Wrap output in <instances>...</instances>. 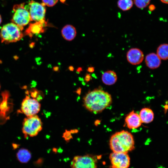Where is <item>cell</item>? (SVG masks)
<instances>
[{"mask_svg":"<svg viewBox=\"0 0 168 168\" xmlns=\"http://www.w3.org/2000/svg\"><path fill=\"white\" fill-rule=\"evenodd\" d=\"M85 107L89 111L97 114L109 107L112 102L111 95L100 89H95L88 92L83 99Z\"/></svg>","mask_w":168,"mask_h":168,"instance_id":"obj_1","label":"cell"},{"mask_svg":"<svg viewBox=\"0 0 168 168\" xmlns=\"http://www.w3.org/2000/svg\"><path fill=\"white\" fill-rule=\"evenodd\" d=\"M110 149L114 152L128 153L135 148L133 135L124 130L117 132L111 137L109 141Z\"/></svg>","mask_w":168,"mask_h":168,"instance_id":"obj_2","label":"cell"},{"mask_svg":"<svg viewBox=\"0 0 168 168\" xmlns=\"http://www.w3.org/2000/svg\"><path fill=\"white\" fill-rule=\"evenodd\" d=\"M23 29V27L12 22L5 25L0 32L1 42L7 44L20 40L23 37L22 32Z\"/></svg>","mask_w":168,"mask_h":168,"instance_id":"obj_3","label":"cell"},{"mask_svg":"<svg viewBox=\"0 0 168 168\" xmlns=\"http://www.w3.org/2000/svg\"><path fill=\"white\" fill-rule=\"evenodd\" d=\"M42 128V121L36 114L27 117L23 120L22 130L26 137L36 136Z\"/></svg>","mask_w":168,"mask_h":168,"instance_id":"obj_4","label":"cell"},{"mask_svg":"<svg viewBox=\"0 0 168 168\" xmlns=\"http://www.w3.org/2000/svg\"><path fill=\"white\" fill-rule=\"evenodd\" d=\"M14 13L11 20L12 22L23 27L32 21L28 10L25 3L14 5L13 8Z\"/></svg>","mask_w":168,"mask_h":168,"instance_id":"obj_5","label":"cell"},{"mask_svg":"<svg viewBox=\"0 0 168 168\" xmlns=\"http://www.w3.org/2000/svg\"><path fill=\"white\" fill-rule=\"evenodd\" d=\"M97 157L91 154L75 156L71 163L72 168H97Z\"/></svg>","mask_w":168,"mask_h":168,"instance_id":"obj_6","label":"cell"},{"mask_svg":"<svg viewBox=\"0 0 168 168\" xmlns=\"http://www.w3.org/2000/svg\"><path fill=\"white\" fill-rule=\"evenodd\" d=\"M40 104L37 100L26 96L22 102L21 110L28 117L36 114L40 111Z\"/></svg>","mask_w":168,"mask_h":168,"instance_id":"obj_7","label":"cell"},{"mask_svg":"<svg viewBox=\"0 0 168 168\" xmlns=\"http://www.w3.org/2000/svg\"><path fill=\"white\" fill-rule=\"evenodd\" d=\"M45 6L43 3H40L33 0L29 2L27 6L28 8H26L29 12L32 21L37 22L45 19L46 11Z\"/></svg>","mask_w":168,"mask_h":168,"instance_id":"obj_8","label":"cell"},{"mask_svg":"<svg viewBox=\"0 0 168 168\" xmlns=\"http://www.w3.org/2000/svg\"><path fill=\"white\" fill-rule=\"evenodd\" d=\"M112 168H128L130 158L128 153L113 152L109 156Z\"/></svg>","mask_w":168,"mask_h":168,"instance_id":"obj_9","label":"cell"},{"mask_svg":"<svg viewBox=\"0 0 168 168\" xmlns=\"http://www.w3.org/2000/svg\"><path fill=\"white\" fill-rule=\"evenodd\" d=\"M47 25V22L45 19L34 23H31L26 30L25 33L31 37L34 35L44 32L45 31L44 28Z\"/></svg>","mask_w":168,"mask_h":168,"instance_id":"obj_10","label":"cell"},{"mask_svg":"<svg viewBox=\"0 0 168 168\" xmlns=\"http://www.w3.org/2000/svg\"><path fill=\"white\" fill-rule=\"evenodd\" d=\"M128 61L130 64L136 65L140 64L144 59V54L139 49L133 48L130 49L126 55Z\"/></svg>","mask_w":168,"mask_h":168,"instance_id":"obj_11","label":"cell"},{"mask_svg":"<svg viewBox=\"0 0 168 168\" xmlns=\"http://www.w3.org/2000/svg\"><path fill=\"white\" fill-rule=\"evenodd\" d=\"M125 125L129 129H135L140 127L142 123L139 115L134 110L127 114L124 119Z\"/></svg>","mask_w":168,"mask_h":168,"instance_id":"obj_12","label":"cell"},{"mask_svg":"<svg viewBox=\"0 0 168 168\" xmlns=\"http://www.w3.org/2000/svg\"><path fill=\"white\" fill-rule=\"evenodd\" d=\"M147 66L151 69L158 68L161 64V59L156 54L150 53L147 55L145 58Z\"/></svg>","mask_w":168,"mask_h":168,"instance_id":"obj_13","label":"cell"},{"mask_svg":"<svg viewBox=\"0 0 168 168\" xmlns=\"http://www.w3.org/2000/svg\"><path fill=\"white\" fill-rule=\"evenodd\" d=\"M61 34L64 39L68 41H71L76 36L77 31L73 26L67 25L63 27L61 30Z\"/></svg>","mask_w":168,"mask_h":168,"instance_id":"obj_14","label":"cell"},{"mask_svg":"<svg viewBox=\"0 0 168 168\" xmlns=\"http://www.w3.org/2000/svg\"><path fill=\"white\" fill-rule=\"evenodd\" d=\"M142 123L148 124L151 122L154 118L152 110L148 108H144L140 110L139 114Z\"/></svg>","mask_w":168,"mask_h":168,"instance_id":"obj_15","label":"cell"},{"mask_svg":"<svg viewBox=\"0 0 168 168\" xmlns=\"http://www.w3.org/2000/svg\"><path fill=\"white\" fill-rule=\"evenodd\" d=\"M101 78L102 81L104 84L107 85H111L116 83L117 77L114 72L109 70L103 74Z\"/></svg>","mask_w":168,"mask_h":168,"instance_id":"obj_16","label":"cell"},{"mask_svg":"<svg viewBox=\"0 0 168 168\" xmlns=\"http://www.w3.org/2000/svg\"><path fill=\"white\" fill-rule=\"evenodd\" d=\"M18 161L22 163H27L30 160L31 154L28 149L24 148H21L16 155Z\"/></svg>","mask_w":168,"mask_h":168,"instance_id":"obj_17","label":"cell"},{"mask_svg":"<svg viewBox=\"0 0 168 168\" xmlns=\"http://www.w3.org/2000/svg\"><path fill=\"white\" fill-rule=\"evenodd\" d=\"M156 54L161 59H168V44L160 45L157 48Z\"/></svg>","mask_w":168,"mask_h":168,"instance_id":"obj_18","label":"cell"},{"mask_svg":"<svg viewBox=\"0 0 168 168\" xmlns=\"http://www.w3.org/2000/svg\"><path fill=\"white\" fill-rule=\"evenodd\" d=\"M132 0H119L118 6L122 10L125 11L130 9L133 6Z\"/></svg>","mask_w":168,"mask_h":168,"instance_id":"obj_19","label":"cell"},{"mask_svg":"<svg viewBox=\"0 0 168 168\" xmlns=\"http://www.w3.org/2000/svg\"><path fill=\"white\" fill-rule=\"evenodd\" d=\"M150 1V0H134L136 6L140 9L146 7L149 4Z\"/></svg>","mask_w":168,"mask_h":168,"instance_id":"obj_20","label":"cell"},{"mask_svg":"<svg viewBox=\"0 0 168 168\" xmlns=\"http://www.w3.org/2000/svg\"><path fill=\"white\" fill-rule=\"evenodd\" d=\"M42 3L48 7H52L55 5L58 0H42Z\"/></svg>","mask_w":168,"mask_h":168,"instance_id":"obj_21","label":"cell"},{"mask_svg":"<svg viewBox=\"0 0 168 168\" xmlns=\"http://www.w3.org/2000/svg\"><path fill=\"white\" fill-rule=\"evenodd\" d=\"M91 77L89 74H87L85 77L84 80L86 82H89L91 80Z\"/></svg>","mask_w":168,"mask_h":168,"instance_id":"obj_22","label":"cell"},{"mask_svg":"<svg viewBox=\"0 0 168 168\" xmlns=\"http://www.w3.org/2000/svg\"><path fill=\"white\" fill-rule=\"evenodd\" d=\"M43 162V160L42 159H38L35 162V164L37 165H40Z\"/></svg>","mask_w":168,"mask_h":168,"instance_id":"obj_23","label":"cell"},{"mask_svg":"<svg viewBox=\"0 0 168 168\" xmlns=\"http://www.w3.org/2000/svg\"><path fill=\"white\" fill-rule=\"evenodd\" d=\"M95 70V68L93 67H90L88 68L87 69V71L90 72H94Z\"/></svg>","mask_w":168,"mask_h":168,"instance_id":"obj_24","label":"cell"},{"mask_svg":"<svg viewBox=\"0 0 168 168\" xmlns=\"http://www.w3.org/2000/svg\"><path fill=\"white\" fill-rule=\"evenodd\" d=\"M155 7L153 5H151L149 7V9L150 11H152L155 9Z\"/></svg>","mask_w":168,"mask_h":168,"instance_id":"obj_25","label":"cell"},{"mask_svg":"<svg viewBox=\"0 0 168 168\" xmlns=\"http://www.w3.org/2000/svg\"><path fill=\"white\" fill-rule=\"evenodd\" d=\"M59 70V68L58 67H55L53 68V70L54 71H58Z\"/></svg>","mask_w":168,"mask_h":168,"instance_id":"obj_26","label":"cell"},{"mask_svg":"<svg viewBox=\"0 0 168 168\" xmlns=\"http://www.w3.org/2000/svg\"><path fill=\"white\" fill-rule=\"evenodd\" d=\"M162 2L168 4V0H160Z\"/></svg>","mask_w":168,"mask_h":168,"instance_id":"obj_27","label":"cell"},{"mask_svg":"<svg viewBox=\"0 0 168 168\" xmlns=\"http://www.w3.org/2000/svg\"><path fill=\"white\" fill-rule=\"evenodd\" d=\"M74 68L72 66H70L69 67V69L71 71H73L74 70Z\"/></svg>","mask_w":168,"mask_h":168,"instance_id":"obj_28","label":"cell"},{"mask_svg":"<svg viewBox=\"0 0 168 168\" xmlns=\"http://www.w3.org/2000/svg\"><path fill=\"white\" fill-rule=\"evenodd\" d=\"M82 68H79L77 69V72H80L81 71H82Z\"/></svg>","mask_w":168,"mask_h":168,"instance_id":"obj_29","label":"cell"},{"mask_svg":"<svg viewBox=\"0 0 168 168\" xmlns=\"http://www.w3.org/2000/svg\"><path fill=\"white\" fill-rule=\"evenodd\" d=\"M2 21V17L1 15H0V24H1Z\"/></svg>","mask_w":168,"mask_h":168,"instance_id":"obj_30","label":"cell"},{"mask_svg":"<svg viewBox=\"0 0 168 168\" xmlns=\"http://www.w3.org/2000/svg\"><path fill=\"white\" fill-rule=\"evenodd\" d=\"M60 1L64 3L65 2V0H60Z\"/></svg>","mask_w":168,"mask_h":168,"instance_id":"obj_31","label":"cell"},{"mask_svg":"<svg viewBox=\"0 0 168 168\" xmlns=\"http://www.w3.org/2000/svg\"></svg>","mask_w":168,"mask_h":168,"instance_id":"obj_32","label":"cell"}]
</instances>
